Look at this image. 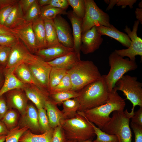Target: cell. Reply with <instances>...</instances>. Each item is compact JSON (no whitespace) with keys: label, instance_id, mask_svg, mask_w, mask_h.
<instances>
[{"label":"cell","instance_id":"d590c367","mask_svg":"<svg viewBox=\"0 0 142 142\" xmlns=\"http://www.w3.org/2000/svg\"><path fill=\"white\" fill-rule=\"evenodd\" d=\"M41 7L39 5L38 0H36L24 14L25 21L32 22L39 17Z\"/></svg>","mask_w":142,"mask_h":142},{"label":"cell","instance_id":"603a6c76","mask_svg":"<svg viewBox=\"0 0 142 142\" xmlns=\"http://www.w3.org/2000/svg\"><path fill=\"white\" fill-rule=\"evenodd\" d=\"M80 59V57L74 51L47 62L51 67L68 70Z\"/></svg>","mask_w":142,"mask_h":142},{"label":"cell","instance_id":"7402d4cb","mask_svg":"<svg viewBox=\"0 0 142 142\" xmlns=\"http://www.w3.org/2000/svg\"><path fill=\"white\" fill-rule=\"evenodd\" d=\"M57 105L49 99L46 102L44 107L51 128L54 129L60 125L63 117L61 110Z\"/></svg>","mask_w":142,"mask_h":142},{"label":"cell","instance_id":"cb8c5ba5","mask_svg":"<svg viewBox=\"0 0 142 142\" xmlns=\"http://www.w3.org/2000/svg\"><path fill=\"white\" fill-rule=\"evenodd\" d=\"M32 27L38 50L47 48L44 21L39 17L32 22Z\"/></svg>","mask_w":142,"mask_h":142},{"label":"cell","instance_id":"52a82bcc","mask_svg":"<svg viewBox=\"0 0 142 142\" xmlns=\"http://www.w3.org/2000/svg\"><path fill=\"white\" fill-rule=\"evenodd\" d=\"M114 88L122 92L132 103L131 114H134L136 106L142 107V83L138 81L136 77L124 75L117 81Z\"/></svg>","mask_w":142,"mask_h":142},{"label":"cell","instance_id":"f907efd6","mask_svg":"<svg viewBox=\"0 0 142 142\" xmlns=\"http://www.w3.org/2000/svg\"><path fill=\"white\" fill-rule=\"evenodd\" d=\"M18 0H0V10L14 5L18 3Z\"/></svg>","mask_w":142,"mask_h":142},{"label":"cell","instance_id":"ac0fdd59","mask_svg":"<svg viewBox=\"0 0 142 142\" xmlns=\"http://www.w3.org/2000/svg\"><path fill=\"white\" fill-rule=\"evenodd\" d=\"M67 14L72 26V35L74 41L73 48L74 51L80 57L82 19L78 17L72 11H68Z\"/></svg>","mask_w":142,"mask_h":142},{"label":"cell","instance_id":"44dd1931","mask_svg":"<svg viewBox=\"0 0 142 142\" xmlns=\"http://www.w3.org/2000/svg\"><path fill=\"white\" fill-rule=\"evenodd\" d=\"M22 116L21 123L23 126L41 133L38 122V111L33 105H28L25 113Z\"/></svg>","mask_w":142,"mask_h":142},{"label":"cell","instance_id":"83f0119b","mask_svg":"<svg viewBox=\"0 0 142 142\" xmlns=\"http://www.w3.org/2000/svg\"><path fill=\"white\" fill-rule=\"evenodd\" d=\"M43 20L46 33L47 48L60 44L58 39L53 20L45 19Z\"/></svg>","mask_w":142,"mask_h":142},{"label":"cell","instance_id":"6da1fadb","mask_svg":"<svg viewBox=\"0 0 142 142\" xmlns=\"http://www.w3.org/2000/svg\"><path fill=\"white\" fill-rule=\"evenodd\" d=\"M114 88L109 92L106 103L99 106L77 112L89 121L101 129L110 120V114L113 111L124 110L126 105L125 100L120 96Z\"/></svg>","mask_w":142,"mask_h":142},{"label":"cell","instance_id":"5b68a950","mask_svg":"<svg viewBox=\"0 0 142 142\" xmlns=\"http://www.w3.org/2000/svg\"><path fill=\"white\" fill-rule=\"evenodd\" d=\"M133 115L127 109L124 111H114L110 121L101 130L109 134L116 135L118 142H132L129 122Z\"/></svg>","mask_w":142,"mask_h":142},{"label":"cell","instance_id":"7c38bea8","mask_svg":"<svg viewBox=\"0 0 142 142\" xmlns=\"http://www.w3.org/2000/svg\"><path fill=\"white\" fill-rule=\"evenodd\" d=\"M53 21L59 43L66 47L73 48L74 41L72 30L68 22L60 14L57 15Z\"/></svg>","mask_w":142,"mask_h":142},{"label":"cell","instance_id":"11a10c76","mask_svg":"<svg viewBox=\"0 0 142 142\" xmlns=\"http://www.w3.org/2000/svg\"><path fill=\"white\" fill-rule=\"evenodd\" d=\"M136 18L141 24H142V8H137L135 11Z\"/></svg>","mask_w":142,"mask_h":142},{"label":"cell","instance_id":"d6986e66","mask_svg":"<svg viewBox=\"0 0 142 142\" xmlns=\"http://www.w3.org/2000/svg\"><path fill=\"white\" fill-rule=\"evenodd\" d=\"M96 27L98 32L101 35H106L111 37L127 48L130 46L131 41L128 35L119 31L112 25L109 27L100 25Z\"/></svg>","mask_w":142,"mask_h":142},{"label":"cell","instance_id":"ab89813d","mask_svg":"<svg viewBox=\"0 0 142 142\" xmlns=\"http://www.w3.org/2000/svg\"><path fill=\"white\" fill-rule=\"evenodd\" d=\"M19 39L15 35L0 34V45L12 48L17 42Z\"/></svg>","mask_w":142,"mask_h":142},{"label":"cell","instance_id":"ffe728a7","mask_svg":"<svg viewBox=\"0 0 142 142\" xmlns=\"http://www.w3.org/2000/svg\"><path fill=\"white\" fill-rule=\"evenodd\" d=\"M15 68L4 69L5 80L0 90V97L10 90L17 89H23L26 84L21 82L15 75Z\"/></svg>","mask_w":142,"mask_h":142},{"label":"cell","instance_id":"6125c7cd","mask_svg":"<svg viewBox=\"0 0 142 142\" xmlns=\"http://www.w3.org/2000/svg\"><path fill=\"white\" fill-rule=\"evenodd\" d=\"M65 142H77L72 141L66 140Z\"/></svg>","mask_w":142,"mask_h":142},{"label":"cell","instance_id":"7a4b0ae2","mask_svg":"<svg viewBox=\"0 0 142 142\" xmlns=\"http://www.w3.org/2000/svg\"><path fill=\"white\" fill-rule=\"evenodd\" d=\"M105 75L88 84L78 92L76 98L79 107L78 111H83L106 103L109 92L105 80Z\"/></svg>","mask_w":142,"mask_h":142},{"label":"cell","instance_id":"30bf717a","mask_svg":"<svg viewBox=\"0 0 142 142\" xmlns=\"http://www.w3.org/2000/svg\"><path fill=\"white\" fill-rule=\"evenodd\" d=\"M139 23L138 20L135 21L132 31L127 26H126L124 29L131 41L129 47L126 49H115L114 51L122 57H127L130 60L134 61H135L136 56L139 55L141 58L142 57V40L137 35Z\"/></svg>","mask_w":142,"mask_h":142},{"label":"cell","instance_id":"836d02e7","mask_svg":"<svg viewBox=\"0 0 142 142\" xmlns=\"http://www.w3.org/2000/svg\"><path fill=\"white\" fill-rule=\"evenodd\" d=\"M28 129L26 126L21 128L19 126L15 127L9 130L6 135L5 142H19L21 137Z\"/></svg>","mask_w":142,"mask_h":142},{"label":"cell","instance_id":"f35d334b","mask_svg":"<svg viewBox=\"0 0 142 142\" xmlns=\"http://www.w3.org/2000/svg\"><path fill=\"white\" fill-rule=\"evenodd\" d=\"M39 123L42 133L49 130L51 128L46 110L42 108L38 109Z\"/></svg>","mask_w":142,"mask_h":142},{"label":"cell","instance_id":"74e56055","mask_svg":"<svg viewBox=\"0 0 142 142\" xmlns=\"http://www.w3.org/2000/svg\"><path fill=\"white\" fill-rule=\"evenodd\" d=\"M72 87V83L70 77L68 74L67 73L50 94L71 90Z\"/></svg>","mask_w":142,"mask_h":142},{"label":"cell","instance_id":"91938a15","mask_svg":"<svg viewBox=\"0 0 142 142\" xmlns=\"http://www.w3.org/2000/svg\"><path fill=\"white\" fill-rule=\"evenodd\" d=\"M138 6L140 8H142V1L139 3Z\"/></svg>","mask_w":142,"mask_h":142},{"label":"cell","instance_id":"4fadbf2b","mask_svg":"<svg viewBox=\"0 0 142 142\" xmlns=\"http://www.w3.org/2000/svg\"><path fill=\"white\" fill-rule=\"evenodd\" d=\"M94 26L82 35L80 51L85 54L94 52L102 44L103 39Z\"/></svg>","mask_w":142,"mask_h":142},{"label":"cell","instance_id":"484cf974","mask_svg":"<svg viewBox=\"0 0 142 142\" xmlns=\"http://www.w3.org/2000/svg\"><path fill=\"white\" fill-rule=\"evenodd\" d=\"M54 129L40 134H36L26 131L21 137L19 142H52Z\"/></svg>","mask_w":142,"mask_h":142},{"label":"cell","instance_id":"6f0895ef","mask_svg":"<svg viewBox=\"0 0 142 142\" xmlns=\"http://www.w3.org/2000/svg\"><path fill=\"white\" fill-rule=\"evenodd\" d=\"M50 0H38V4L40 7L49 4Z\"/></svg>","mask_w":142,"mask_h":142},{"label":"cell","instance_id":"8fae6325","mask_svg":"<svg viewBox=\"0 0 142 142\" xmlns=\"http://www.w3.org/2000/svg\"><path fill=\"white\" fill-rule=\"evenodd\" d=\"M14 35L23 43L31 53L38 50L35 37L32 27V22H27L11 29Z\"/></svg>","mask_w":142,"mask_h":142},{"label":"cell","instance_id":"e0dca14e","mask_svg":"<svg viewBox=\"0 0 142 142\" xmlns=\"http://www.w3.org/2000/svg\"><path fill=\"white\" fill-rule=\"evenodd\" d=\"M73 48L66 47L61 44L38 50L35 53L44 60L49 62L74 51Z\"/></svg>","mask_w":142,"mask_h":142},{"label":"cell","instance_id":"2e32d148","mask_svg":"<svg viewBox=\"0 0 142 142\" xmlns=\"http://www.w3.org/2000/svg\"><path fill=\"white\" fill-rule=\"evenodd\" d=\"M31 53L19 39L12 47L8 63L5 68H15L20 64L24 63Z\"/></svg>","mask_w":142,"mask_h":142},{"label":"cell","instance_id":"8992f818","mask_svg":"<svg viewBox=\"0 0 142 142\" xmlns=\"http://www.w3.org/2000/svg\"><path fill=\"white\" fill-rule=\"evenodd\" d=\"M108 59L110 69L108 74L105 75V80L110 92L118 80L128 72L136 69L138 65L135 61L128 58L124 59L115 51L111 53Z\"/></svg>","mask_w":142,"mask_h":142},{"label":"cell","instance_id":"5bb4252c","mask_svg":"<svg viewBox=\"0 0 142 142\" xmlns=\"http://www.w3.org/2000/svg\"><path fill=\"white\" fill-rule=\"evenodd\" d=\"M6 94V102L8 107L17 109L22 115L25 113L28 99L23 89H17L9 91Z\"/></svg>","mask_w":142,"mask_h":142},{"label":"cell","instance_id":"d6a6232c","mask_svg":"<svg viewBox=\"0 0 142 142\" xmlns=\"http://www.w3.org/2000/svg\"><path fill=\"white\" fill-rule=\"evenodd\" d=\"M88 121L93 126L97 136L96 139L93 141L94 142H118L116 135H110L104 132L93 123Z\"/></svg>","mask_w":142,"mask_h":142},{"label":"cell","instance_id":"4dcf8cb0","mask_svg":"<svg viewBox=\"0 0 142 142\" xmlns=\"http://www.w3.org/2000/svg\"><path fill=\"white\" fill-rule=\"evenodd\" d=\"M65 10L55 8L48 5L41 7L39 17L44 20H53L58 14H65Z\"/></svg>","mask_w":142,"mask_h":142},{"label":"cell","instance_id":"681fc988","mask_svg":"<svg viewBox=\"0 0 142 142\" xmlns=\"http://www.w3.org/2000/svg\"><path fill=\"white\" fill-rule=\"evenodd\" d=\"M136 0H116V4L118 6H121L122 8H125L129 6L130 8H133V5L136 2Z\"/></svg>","mask_w":142,"mask_h":142},{"label":"cell","instance_id":"7bdbcfd3","mask_svg":"<svg viewBox=\"0 0 142 142\" xmlns=\"http://www.w3.org/2000/svg\"><path fill=\"white\" fill-rule=\"evenodd\" d=\"M130 126L134 134V142H142V126L131 122Z\"/></svg>","mask_w":142,"mask_h":142},{"label":"cell","instance_id":"7dc6e473","mask_svg":"<svg viewBox=\"0 0 142 142\" xmlns=\"http://www.w3.org/2000/svg\"><path fill=\"white\" fill-rule=\"evenodd\" d=\"M36 0H20L18 3L24 14Z\"/></svg>","mask_w":142,"mask_h":142},{"label":"cell","instance_id":"277c9868","mask_svg":"<svg viewBox=\"0 0 142 142\" xmlns=\"http://www.w3.org/2000/svg\"><path fill=\"white\" fill-rule=\"evenodd\" d=\"M72 82L71 90L79 91L101 76L98 67L91 61L78 60L67 72Z\"/></svg>","mask_w":142,"mask_h":142},{"label":"cell","instance_id":"ba28073f","mask_svg":"<svg viewBox=\"0 0 142 142\" xmlns=\"http://www.w3.org/2000/svg\"><path fill=\"white\" fill-rule=\"evenodd\" d=\"M84 1L85 12L82 19V34L94 26L111 25L109 15L100 8L94 0Z\"/></svg>","mask_w":142,"mask_h":142},{"label":"cell","instance_id":"9f6ffc18","mask_svg":"<svg viewBox=\"0 0 142 142\" xmlns=\"http://www.w3.org/2000/svg\"><path fill=\"white\" fill-rule=\"evenodd\" d=\"M104 1L109 5L107 7L106 11H108L112 9L116 4V0H104Z\"/></svg>","mask_w":142,"mask_h":142},{"label":"cell","instance_id":"c3c4849f","mask_svg":"<svg viewBox=\"0 0 142 142\" xmlns=\"http://www.w3.org/2000/svg\"><path fill=\"white\" fill-rule=\"evenodd\" d=\"M6 101L3 95L0 97V120H1L8 111Z\"/></svg>","mask_w":142,"mask_h":142},{"label":"cell","instance_id":"bcb514c9","mask_svg":"<svg viewBox=\"0 0 142 142\" xmlns=\"http://www.w3.org/2000/svg\"><path fill=\"white\" fill-rule=\"evenodd\" d=\"M131 119V122L142 126V107L134 111V115Z\"/></svg>","mask_w":142,"mask_h":142},{"label":"cell","instance_id":"8d00e7d4","mask_svg":"<svg viewBox=\"0 0 142 142\" xmlns=\"http://www.w3.org/2000/svg\"><path fill=\"white\" fill-rule=\"evenodd\" d=\"M18 118L16 112L13 110H8L1 120L10 130L15 127Z\"/></svg>","mask_w":142,"mask_h":142},{"label":"cell","instance_id":"b9f144b4","mask_svg":"<svg viewBox=\"0 0 142 142\" xmlns=\"http://www.w3.org/2000/svg\"><path fill=\"white\" fill-rule=\"evenodd\" d=\"M66 140L63 131L60 125L54 129L52 142H65Z\"/></svg>","mask_w":142,"mask_h":142},{"label":"cell","instance_id":"816d5d0a","mask_svg":"<svg viewBox=\"0 0 142 142\" xmlns=\"http://www.w3.org/2000/svg\"><path fill=\"white\" fill-rule=\"evenodd\" d=\"M0 34H7L15 35L11 29L0 24Z\"/></svg>","mask_w":142,"mask_h":142},{"label":"cell","instance_id":"f6af8a7d","mask_svg":"<svg viewBox=\"0 0 142 142\" xmlns=\"http://www.w3.org/2000/svg\"><path fill=\"white\" fill-rule=\"evenodd\" d=\"M48 5L65 10L69 5L67 0H50Z\"/></svg>","mask_w":142,"mask_h":142},{"label":"cell","instance_id":"94428289","mask_svg":"<svg viewBox=\"0 0 142 142\" xmlns=\"http://www.w3.org/2000/svg\"><path fill=\"white\" fill-rule=\"evenodd\" d=\"M92 141V140H86V141H82L81 142H94L93 141Z\"/></svg>","mask_w":142,"mask_h":142},{"label":"cell","instance_id":"ee69618b","mask_svg":"<svg viewBox=\"0 0 142 142\" xmlns=\"http://www.w3.org/2000/svg\"><path fill=\"white\" fill-rule=\"evenodd\" d=\"M16 4L5 7L0 10V24L4 25L9 15L13 10Z\"/></svg>","mask_w":142,"mask_h":142},{"label":"cell","instance_id":"4316f807","mask_svg":"<svg viewBox=\"0 0 142 142\" xmlns=\"http://www.w3.org/2000/svg\"><path fill=\"white\" fill-rule=\"evenodd\" d=\"M13 73L16 77L24 83L35 85L42 89L34 79L26 63H23L17 66L15 68Z\"/></svg>","mask_w":142,"mask_h":142},{"label":"cell","instance_id":"f546056e","mask_svg":"<svg viewBox=\"0 0 142 142\" xmlns=\"http://www.w3.org/2000/svg\"><path fill=\"white\" fill-rule=\"evenodd\" d=\"M67 70L52 67L48 82V90L49 94L67 73Z\"/></svg>","mask_w":142,"mask_h":142},{"label":"cell","instance_id":"f1b7e54d","mask_svg":"<svg viewBox=\"0 0 142 142\" xmlns=\"http://www.w3.org/2000/svg\"><path fill=\"white\" fill-rule=\"evenodd\" d=\"M62 104L63 109L61 111L63 119H71L75 116L79 107L78 102L76 98L67 100Z\"/></svg>","mask_w":142,"mask_h":142},{"label":"cell","instance_id":"9a60e30c","mask_svg":"<svg viewBox=\"0 0 142 142\" xmlns=\"http://www.w3.org/2000/svg\"><path fill=\"white\" fill-rule=\"evenodd\" d=\"M23 89L28 99L35 105L38 109L44 108L45 103L49 99L48 92L30 84H26Z\"/></svg>","mask_w":142,"mask_h":142},{"label":"cell","instance_id":"9c48e42d","mask_svg":"<svg viewBox=\"0 0 142 142\" xmlns=\"http://www.w3.org/2000/svg\"><path fill=\"white\" fill-rule=\"evenodd\" d=\"M24 63L28 65L40 87L48 92L49 78L52 67L40 57L32 53L29 55Z\"/></svg>","mask_w":142,"mask_h":142},{"label":"cell","instance_id":"3957f363","mask_svg":"<svg viewBox=\"0 0 142 142\" xmlns=\"http://www.w3.org/2000/svg\"><path fill=\"white\" fill-rule=\"evenodd\" d=\"M60 125L66 140L77 142L92 140L96 135L88 120L77 112L74 118L62 120Z\"/></svg>","mask_w":142,"mask_h":142},{"label":"cell","instance_id":"1f68e13d","mask_svg":"<svg viewBox=\"0 0 142 142\" xmlns=\"http://www.w3.org/2000/svg\"><path fill=\"white\" fill-rule=\"evenodd\" d=\"M78 94V92L70 90L52 93L49 96L51 100L57 105L62 104L67 100L77 98Z\"/></svg>","mask_w":142,"mask_h":142},{"label":"cell","instance_id":"680465c9","mask_svg":"<svg viewBox=\"0 0 142 142\" xmlns=\"http://www.w3.org/2000/svg\"><path fill=\"white\" fill-rule=\"evenodd\" d=\"M6 135L0 136V142H4L6 139Z\"/></svg>","mask_w":142,"mask_h":142},{"label":"cell","instance_id":"e575fe53","mask_svg":"<svg viewBox=\"0 0 142 142\" xmlns=\"http://www.w3.org/2000/svg\"><path fill=\"white\" fill-rule=\"evenodd\" d=\"M69 5L72 8L73 12L78 17L83 19L85 12L84 0H67Z\"/></svg>","mask_w":142,"mask_h":142},{"label":"cell","instance_id":"f5cc1de1","mask_svg":"<svg viewBox=\"0 0 142 142\" xmlns=\"http://www.w3.org/2000/svg\"><path fill=\"white\" fill-rule=\"evenodd\" d=\"M9 131L4 124L0 120V136L6 135Z\"/></svg>","mask_w":142,"mask_h":142},{"label":"cell","instance_id":"60d3db41","mask_svg":"<svg viewBox=\"0 0 142 142\" xmlns=\"http://www.w3.org/2000/svg\"><path fill=\"white\" fill-rule=\"evenodd\" d=\"M12 48L0 45V66L5 68L8 63Z\"/></svg>","mask_w":142,"mask_h":142},{"label":"cell","instance_id":"d4e9b609","mask_svg":"<svg viewBox=\"0 0 142 142\" xmlns=\"http://www.w3.org/2000/svg\"><path fill=\"white\" fill-rule=\"evenodd\" d=\"M24 14L18 3L15 5L6 21L4 25L12 29L25 22Z\"/></svg>","mask_w":142,"mask_h":142},{"label":"cell","instance_id":"db71d44e","mask_svg":"<svg viewBox=\"0 0 142 142\" xmlns=\"http://www.w3.org/2000/svg\"><path fill=\"white\" fill-rule=\"evenodd\" d=\"M4 68L0 66V90L3 86L5 80Z\"/></svg>","mask_w":142,"mask_h":142}]
</instances>
